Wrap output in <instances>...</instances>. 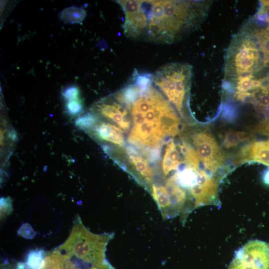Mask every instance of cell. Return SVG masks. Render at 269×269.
I'll list each match as a JSON object with an SVG mask.
<instances>
[{
	"mask_svg": "<svg viewBox=\"0 0 269 269\" xmlns=\"http://www.w3.org/2000/svg\"><path fill=\"white\" fill-rule=\"evenodd\" d=\"M44 256V251L42 250L30 251L24 263L26 268L27 269H40L42 265Z\"/></svg>",
	"mask_w": 269,
	"mask_h": 269,
	"instance_id": "cell-16",
	"label": "cell"
},
{
	"mask_svg": "<svg viewBox=\"0 0 269 269\" xmlns=\"http://www.w3.org/2000/svg\"><path fill=\"white\" fill-rule=\"evenodd\" d=\"M125 14L123 28L129 38L170 44L199 26L209 6L206 1H118Z\"/></svg>",
	"mask_w": 269,
	"mask_h": 269,
	"instance_id": "cell-1",
	"label": "cell"
},
{
	"mask_svg": "<svg viewBox=\"0 0 269 269\" xmlns=\"http://www.w3.org/2000/svg\"><path fill=\"white\" fill-rule=\"evenodd\" d=\"M83 105L80 99L67 101L66 110L71 115H77L83 111Z\"/></svg>",
	"mask_w": 269,
	"mask_h": 269,
	"instance_id": "cell-18",
	"label": "cell"
},
{
	"mask_svg": "<svg viewBox=\"0 0 269 269\" xmlns=\"http://www.w3.org/2000/svg\"><path fill=\"white\" fill-rule=\"evenodd\" d=\"M260 50L255 30L248 26L244 28L235 36L227 50L226 75L232 80L253 75L260 64H263Z\"/></svg>",
	"mask_w": 269,
	"mask_h": 269,
	"instance_id": "cell-3",
	"label": "cell"
},
{
	"mask_svg": "<svg viewBox=\"0 0 269 269\" xmlns=\"http://www.w3.org/2000/svg\"><path fill=\"white\" fill-rule=\"evenodd\" d=\"M192 76V67L185 63L167 64L151 74L154 86L162 92L181 116L183 115Z\"/></svg>",
	"mask_w": 269,
	"mask_h": 269,
	"instance_id": "cell-4",
	"label": "cell"
},
{
	"mask_svg": "<svg viewBox=\"0 0 269 269\" xmlns=\"http://www.w3.org/2000/svg\"><path fill=\"white\" fill-rule=\"evenodd\" d=\"M99 121L98 117L96 114L88 113L77 119L75 125L80 129L90 131Z\"/></svg>",
	"mask_w": 269,
	"mask_h": 269,
	"instance_id": "cell-17",
	"label": "cell"
},
{
	"mask_svg": "<svg viewBox=\"0 0 269 269\" xmlns=\"http://www.w3.org/2000/svg\"><path fill=\"white\" fill-rule=\"evenodd\" d=\"M91 131L96 137L101 140L120 146H123L125 144L122 129L111 123L99 121Z\"/></svg>",
	"mask_w": 269,
	"mask_h": 269,
	"instance_id": "cell-9",
	"label": "cell"
},
{
	"mask_svg": "<svg viewBox=\"0 0 269 269\" xmlns=\"http://www.w3.org/2000/svg\"><path fill=\"white\" fill-rule=\"evenodd\" d=\"M85 10L80 7L71 6L63 9L59 14V19L65 23L76 24L81 22L86 17Z\"/></svg>",
	"mask_w": 269,
	"mask_h": 269,
	"instance_id": "cell-13",
	"label": "cell"
},
{
	"mask_svg": "<svg viewBox=\"0 0 269 269\" xmlns=\"http://www.w3.org/2000/svg\"><path fill=\"white\" fill-rule=\"evenodd\" d=\"M95 114L111 120L124 131L130 129L131 121L127 107L114 98H107L94 106Z\"/></svg>",
	"mask_w": 269,
	"mask_h": 269,
	"instance_id": "cell-7",
	"label": "cell"
},
{
	"mask_svg": "<svg viewBox=\"0 0 269 269\" xmlns=\"http://www.w3.org/2000/svg\"><path fill=\"white\" fill-rule=\"evenodd\" d=\"M228 269H269V244L259 240L248 242L236 252Z\"/></svg>",
	"mask_w": 269,
	"mask_h": 269,
	"instance_id": "cell-5",
	"label": "cell"
},
{
	"mask_svg": "<svg viewBox=\"0 0 269 269\" xmlns=\"http://www.w3.org/2000/svg\"><path fill=\"white\" fill-rule=\"evenodd\" d=\"M12 210L11 202L9 198H2L0 199V215L3 218L8 215Z\"/></svg>",
	"mask_w": 269,
	"mask_h": 269,
	"instance_id": "cell-20",
	"label": "cell"
},
{
	"mask_svg": "<svg viewBox=\"0 0 269 269\" xmlns=\"http://www.w3.org/2000/svg\"><path fill=\"white\" fill-rule=\"evenodd\" d=\"M261 45V53L264 65L269 63V25L265 28L255 29Z\"/></svg>",
	"mask_w": 269,
	"mask_h": 269,
	"instance_id": "cell-15",
	"label": "cell"
},
{
	"mask_svg": "<svg viewBox=\"0 0 269 269\" xmlns=\"http://www.w3.org/2000/svg\"><path fill=\"white\" fill-rule=\"evenodd\" d=\"M113 236L111 234L92 233L78 219L68 238L57 250L94 267L115 269L105 255L107 245Z\"/></svg>",
	"mask_w": 269,
	"mask_h": 269,
	"instance_id": "cell-2",
	"label": "cell"
},
{
	"mask_svg": "<svg viewBox=\"0 0 269 269\" xmlns=\"http://www.w3.org/2000/svg\"><path fill=\"white\" fill-rule=\"evenodd\" d=\"M191 138L205 170L216 172L223 166L225 156L214 138L207 131L203 130L193 133Z\"/></svg>",
	"mask_w": 269,
	"mask_h": 269,
	"instance_id": "cell-6",
	"label": "cell"
},
{
	"mask_svg": "<svg viewBox=\"0 0 269 269\" xmlns=\"http://www.w3.org/2000/svg\"><path fill=\"white\" fill-rule=\"evenodd\" d=\"M235 161L237 164L255 161L269 166V139L247 144L240 150Z\"/></svg>",
	"mask_w": 269,
	"mask_h": 269,
	"instance_id": "cell-8",
	"label": "cell"
},
{
	"mask_svg": "<svg viewBox=\"0 0 269 269\" xmlns=\"http://www.w3.org/2000/svg\"><path fill=\"white\" fill-rule=\"evenodd\" d=\"M137 149L134 146L129 145L126 146V151L134 170L141 178L149 183L152 180L153 171L147 161L140 155Z\"/></svg>",
	"mask_w": 269,
	"mask_h": 269,
	"instance_id": "cell-10",
	"label": "cell"
},
{
	"mask_svg": "<svg viewBox=\"0 0 269 269\" xmlns=\"http://www.w3.org/2000/svg\"><path fill=\"white\" fill-rule=\"evenodd\" d=\"M263 179L264 183L269 185V167L264 172Z\"/></svg>",
	"mask_w": 269,
	"mask_h": 269,
	"instance_id": "cell-21",
	"label": "cell"
},
{
	"mask_svg": "<svg viewBox=\"0 0 269 269\" xmlns=\"http://www.w3.org/2000/svg\"><path fill=\"white\" fill-rule=\"evenodd\" d=\"M166 144L165 153L162 161V169L165 176L173 170H177L180 165L183 162L173 140L171 139Z\"/></svg>",
	"mask_w": 269,
	"mask_h": 269,
	"instance_id": "cell-12",
	"label": "cell"
},
{
	"mask_svg": "<svg viewBox=\"0 0 269 269\" xmlns=\"http://www.w3.org/2000/svg\"><path fill=\"white\" fill-rule=\"evenodd\" d=\"M251 136L246 132L229 130L225 134L223 145L226 148L237 146L240 142L250 139Z\"/></svg>",
	"mask_w": 269,
	"mask_h": 269,
	"instance_id": "cell-14",
	"label": "cell"
},
{
	"mask_svg": "<svg viewBox=\"0 0 269 269\" xmlns=\"http://www.w3.org/2000/svg\"><path fill=\"white\" fill-rule=\"evenodd\" d=\"M80 91L79 88L74 85L66 87L62 92V96L66 100L69 101L79 99Z\"/></svg>",
	"mask_w": 269,
	"mask_h": 269,
	"instance_id": "cell-19",
	"label": "cell"
},
{
	"mask_svg": "<svg viewBox=\"0 0 269 269\" xmlns=\"http://www.w3.org/2000/svg\"><path fill=\"white\" fill-rule=\"evenodd\" d=\"M151 193L163 217L168 218L176 215L171 202L168 191L166 187L161 185L152 184Z\"/></svg>",
	"mask_w": 269,
	"mask_h": 269,
	"instance_id": "cell-11",
	"label": "cell"
}]
</instances>
